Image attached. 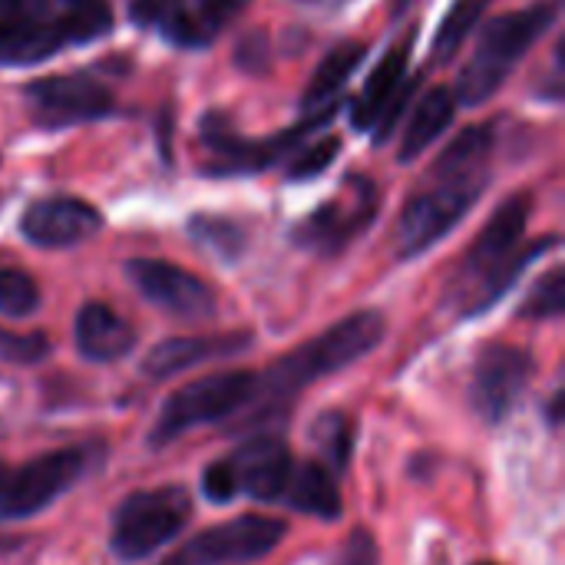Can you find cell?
<instances>
[{"label": "cell", "instance_id": "1", "mask_svg": "<svg viewBox=\"0 0 565 565\" xmlns=\"http://www.w3.org/2000/svg\"><path fill=\"white\" fill-rule=\"evenodd\" d=\"M384 341V315L381 311H358L348 315L344 321L331 324L318 338L305 341L281 361H275L265 374H258V391H255V407L262 414L281 411L298 391L315 384L324 374H338L351 367L354 361L367 358L377 344Z\"/></svg>", "mask_w": 565, "mask_h": 565}, {"label": "cell", "instance_id": "2", "mask_svg": "<svg viewBox=\"0 0 565 565\" xmlns=\"http://www.w3.org/2000/svg\"><path fill=\"white\" fill-rule=\"evenodd\" d=\"M530 205H533L530 195L507 199L493 212V218L483 225L477 242L470 245V252L463 258V268H460L463 281L470 285L463 315H480V311L493 308L513 288V281L526 271V265L559 242L556 235H550V238L523 248V235H526V222H530Z\"/></svg>", "mask_w": 565, "mask_h": 565}, {"label": "cell", "instance_id": "3", "mask_svg": "<svg viewBox=\"0 0 565 565\" xmlns=\"http://www.w3.org/2000/svg\"><path fill=\"white\" fill-rule=\"evenodd\" d=\"M556 10H559L556 3H533L526 10L497 17L480 36L473 60L463 66L454 99L463 106L487 103L503 86L507 73L526 56V50L550 30V23L556 20Z\"/></svg>", "mask_w": 565, "mask_h": 565}, {"label": "cell", "instance_id": "4", "mask_svg": "<svg viewBox=\"0 0 565 565\" xmlns=\"http://www.w3.org/2000/svg\"><path fill=\"white\" fill-rule=\"evenodd\" d=\"M192 520V497L185 487H159L126 497L113 510L109 550L122 563H142L169 546Z\"/></svg>", "mask_w": 565, "mask_h": 565}, {"label": "cell", "instance_id": "5", "mask_svg": "<svg viewBox=\"0 0 565 565\" xmlns=\"http://www.w3.org/2000/svg\"><path fill=\"white\" fill-rule=\"evenodd\" d=\"M255 391H258V374L252 371H225V374L199 377L166 397L149 444L166 447L169 440H179L192 427L218 424L232 414H242L255 401Z\"/></svg>", "mask_w": 565, "mask_h": 565}, {"label": "cell", "instance_id": "6", "mask_svg": "<svg viewBox=\"0 0 565 565\" xmlns=\"http://www.w3.org/2000/svg\"><path fill=\"white\" fill-rule=\"evenodd\" d=\"M89 447H63L0 470V520H26L66 497L89 470Z\"/></svg>", "mask_w": 565, "mask_h": 565}, {"label": "cell", "instance_id": "7", "mask_svg": "<svg viewBox=\"0 0 565 565\" xmlns=\"http://www.w3.org/2000/svg\"><path fill=\"white\" fill-rule=\"evenodd\" d=\"M487 185V172L480 175H450L434 179L430 189L414 195L397 222V255L414 258L437 245L480 199Z\"/></svg>", "mask_w": 565, "mask_h": 565}, {"label": "cell", "instance_id": "8", "mask_svg": "<svg viewBox=\"0 0 565 565\" xmlns=\"http://www.w3.org/2000/svg\"><path fill=\"white\" fill-rule=\"evenodd\" d=\"M285 540V523L271 516H235L189 540L179 556L185 565H248L265 559Z\"/></svg>", "mask_w": 565, "mask_h": 565}, {"label": "cell", "instance_id": "9", "mask_svg": "<svg viewBox=\"0 0 565 565\" xmlns=\"http://www.w3.org/2000/svg\"><path fill=\"white\" fill-rule=\"evenodd\" d=\"M26 106L40 126L60 129L73 122H89L103 119L113 113V93L86 76V73H70V76H46L26 86Z\"/></svg>", "mask_w": 565, "mask_h": 565}, {"label": "cell", "instance_id": "10", "mask_svg": "<svg viewBox=\"0 0 565 565\" xmlns=\"http://www.w3.org/2000/svg\"><path fill=\"white\" fill-rule=\"evenodd\" d=\"M126 278L132 288L156 308L185 318V321H205L215 315V295L212 288L195 278L192 271L159 262V258H132L126 262Z\"/></svg>", "mask_w": 565, "mask_h": 565}, {"label": "cell", "instance_id": "11", "mask_svg": "<svg viewBox=\"0 0 565 565\" xmlns=\"http://www.w3.org/2000/svg\"><path fill=\"white\" fill-rule=\"evenodd\" d=\"M533 358L523 348H510V344H490L473 367V384H470V397L473 407L483 420L500 424L516 401L523 397V391L533 381Z\"/></svg>", "mask_w": 565, "mask_h": 565}, {"label": "cell", "instance_id": "12", "mask_svg": "<svg viewBox=\"0 0 565 565\" xmlns=\"http://www.w3.org/2000/svg\"><path fill=\"white\" fill-rule=\"evenodd\" d=\"M99 228H103L99 209L83 199H70V195L40 199L20 218L23 238L36 248H73V245L93 238Z\"/></svg>", "mask_w": 565, "mask_h": 565}, {"label": "cell", "instance_id": "13", "mask_svg": "<svg viewBox=\"0 0 565 565\" xmlns=\"http://www.w3.org/2000/svg\"><path fill=\"white\" fill-rule=\"evenodd\" d=\"M238 490L248 493L258 503H275L281 500L288 477H291V450L278 434H258L245 440L232 457H228Z\"/></svg>", "mask_w": 565, "mask_h": 565}, {"label": "cell", "instance_id": "14", "mask_svg": "<svg viewBox=\"0 0 565 565\" xmlns=\"http://www.w3.org/2000/svg\"><path fill=\"white\" fill-rule=\"evenodd\" d=\"M245 344H252L248 334H212V338H169L162 344H156L146 361L142 371L156 381H169L202 361L212 358H225V354H238Z\"/></svg>", "mask_w": 565, "mask_h": 565}, {"label": "cell", "instance_id": "15", "mask_svg": "<svg viewBox=\"0 0 565 565\" xmlns=\"http://www.w3.org/2000/svg\"><path fill=\"white\" fill-rule=\"evenodd\" d=\"M76 348L86 361L109 364L136 348V331L109 305L89 301L76 315Z\"/></svg>", "mask_w": 565, "mask_h": 565}, {"label": "cell", "instance_id": "16", "mask_svg": "<svg viewBox=\"0 0 565 565\" xmlns=\"http://www.w3.org/2000/svg\"><path fill=\"white\" fill-rule=\"evenodd\" d=\"M374 218V192H367L354 212H344L338 202L321 205L315 215H308L298 228H295V242L315 252H338L344 248L367 222Z\"/></svg>", "mask_w": 565, "mask_h": 565}, {"label": "cell", "instance_id": "17", "mask_svg": "<svg viewBox=\"0 0 565 565\" xmlns=\"http://www.w3.org/2000/svg\"><path fill=\"white\" fill-rule=\"evenodd\" d=\"M248 0H179L172 7H162L166 36H172L182 46H202L212 40V33L238 17Z\"/></svg>", "mask_w": 565, "mask_h": 565}, {"label": "cell", "instance_id": "18", "mask_svg": "<svg viewBox=\"0 0 565 565\" xmlns=\"http://www.w3.org/2000/svg\"><path fill=\"white\" fill-rule=\"evenodd\" d=\"M281 503L298 510V513L318 516V520H338L341 516V493L334 487V477L324 463H315V460L291 467Z\"/></svg>", "mask_w": 565, "mask_h": 565}, {"label": "cell", "instance_id": "19", "mask_svg": "<svg viewBox=\"0 0 565 565\" xmlns=\"http://www.w3.org/2000/svg\"><path fill=\"white\" fill-rule=\"evenodd\" d=\"M457 113V99L454 89L447 86H434L430 93L420 96V103L414 106L407 126H404V142H401V162H414L417 156H424V149L434 146V139L444 136V129L454 122Z\"/></svg>", "mask_w": 565, "mask_h": 565}, {"label": "cell", "instance_id": "20", "mask_svg": "<svg viewBox=\"0 0 565 565\" xmlns=\"http://www.w3.org/2000/svg\"><path fill=\"white\" fill-rule=\"evenodd\" d=\"M404 73H407V50H404V46H394V50L381 60V66L367 76L364 89L358 93V99H354V106H351V122H354V129H371V126L381 119V113H384V109L391 106V99L397 96V86H401Z\"/></svg>", "mask_w": 565, "mask_h": 565}, {"label": "cell", "instance_id": "21", "mask_svg": "<svg viewBox=\"0 0 565 565\" xmlns=\"http://www.w3.org/2000/svg\"><path fill=\"white\" fill-rule=\"evenodd\" d=\"M60 30L36 20H0V63L26 66L60 50Z\"/></svg>", "mask_w": 565, "mask_h": 565}, {"label": "cell", "instance_id": "22", "mask_svg": "<svg viewBox=\"0 0 565 565\" xmlns=\"http://www.w3.org/2000/svg\"><path fill=\"white\" fill-rule=\"evenodd\" d=\"M364 53H367L364 43H341V46H334V50L321 60V66L315 70V76H311V83H308L301 103H305L308 109H315V106H331L334 96L344 89V83H348V79L354 76V70L361 66Z\"/></svg>", "mask_w": 565, "mask_h": 565}, {"label": "cell", "instance_id": "23", "mask_svg": "<svg viewBox=\"0 0 565 565\" xmlns=\"http://www.w3.org/2000/svg\"><path fill=\"white\" fill-rule=\"evenodd\" d=\"M493 152V129L490 126H467L437 159L430 179H450V175H480L487 169V159Z\"/></svg>", "mask_w": 565, "mask_h": 565}, {"label": "cell", "instance_id": "24", "mask_svg": "<svg viewBox=\"0 0 565 565\" xmlns=\"http://www.w3.org/2000/svg\"><path fill=\"white\" fill-rule=\"evenodd\" d=\"M487 7H490V0H454V7L447 10L440 30L434 36V60L437 63H447V60L457 56V50L473 33V26L487 13Z\"/></svg>", "mask_w": 565, "mask_h": 565}, {"label": "cell", "instance_id": "25", "mask_svg": "<svg viewBox=\"0 0 565 565\" xmlns=\"http://www.w3.org/2000/svg\"><path fill=\"white\" fill-rule=\"evenodd\" d=\"M311 440H315V447L321 450L324 463L334 473L348 470V460H351V450H354V427H351L348 414H341V411L321 414L315 420V427H311Z\"/></svg>", "mask_w": 565, "mask_h": 565}, {"label": "cell", "instance_id": "26", "mask_svg": "<svg viewBox=\"0 0 565 565\" xmlns=\"http://www.w3.org/2000/svg\"><path fill=\"white\" fill-rule=\"evenodd\" d=\"M189 235L192 242H199L209 255L222 258V262H235L245 252V232L222 215H195L189 218Z\"/></svg>", "mask_w": 565, "mask_h": 565}, {"label": "cell", "instance_id": "27", "mask_svg": "<svg viewBox=\"0 0 565 565\" xmlns=\"http://www.w3.org/2000/svg\"><path fill=\"white\" fill-rule=\"evenodd\" d=\"M109 10L103 7V0H86V3H76L60 23V40L63 43H86V40H96L103 33H109Z\"/></svg>", "mask_w": 565, "mask_h": 565}, {"label": "cell", "instance_id": "28", "mask_svg": "<svg viewBox=\"0 0 565 565\" xmlns=\"http://www.w3.org/2000/svg\"><path fill=\"white\" fill-rule=\"evenodd\" d=\"M40 308V288L26 271L0 268V315L7 318H30Z\"/></svg>", "mask_w": 565, "mask_h": 565}, {"label": "cell", "instance_id": "29", "mask_svg": "<svg viewBox=\"0 0 565 565\" xmlns=\"http://www.w3.org/2000/svg\"><path fill=\"white\" fill-rule=\"evenodd\" d=\"M565 308V271L563 268H553L546 278H540V285L526 295L520 315L523 318H559Z\"/></svg>", "mask_w": 565, "mask_h": 565}, {"label": "cell", "instance_id": "30", "mask_svg": "<svg viewBox=\"0 0 565 565\" xmlns=\"http://www.w3.org/2000/svg\"><path fill=\"white\" fill-rule=\"evenodd\" d=\"M338 152H341V139H338V136H328V139H321V142L301 149V152L295 156V162L288 166V179H291V182H305V179L321 175V172L334 162Z\"/></svg>", "mask_w": 565, "mask_h": 565}, {"label": "cell", "instance_id": "31", "mask_svg": "<svg viewBox=\"0 0 565 565\" xmlns=\"http://www.w3.org/2000/svg\"><path fill=\"white\" fill-rule=\"evenodd\" d=\"M50 354V341L43 334H17L0 328V361L10 364H36Z\"/></svg>", "mask_w": 565, "mask_h": 565}, {"label": "cell", "instance_id": "32", "mask_svg": "<svg viewBox=\"0 0 565 565\" xmlns=\"http://www.w3.org/2000/svg\"><path fill=\"white\" fill-rule=\"evenodd\" d=\"M202 493L212 500V503H232L242 490H238V480H235V470L228 460H215L212 467H205L202 473Z\"/></svg>", "mask_w": 565, "mask_h": 565}, {"label": "cell", "instance_id": "33", "mask_svg": "<svg viewBox=\"0 0 565 565\" xmlns=\"http://www.w3.org/2000/svg\"><path fill=\"white\" fill-rule=\"evenodd\" d=\"M381 563V553H377V543L367 530H354L344 546L338 550L334 563L331 565H377Z\"/></svg>", "mask_w": 565, "mask_h": 565}, {"label": "cell", "instance_id": "34", "mask_svg": "<svg viewBox=\"0 0 565 565\" xmlns=\"http://www.w3.org/2000/svg\"><path fill=\"white\" fill-rule=\"evenodd\" d=\"M235 63L248 73H265L268 63H271V46H268V36L265 33H248L238 50H235Z\"/></svg>", "mask_w": 565, "mask_h": 565}, {"label": "cell", "instance_id": "35", "mask_svg": "<svg viewBox=\"0 0 565 565\" xmlns=\"http://www.w3.org/2000/svg\"><path fill=\"white\" fill-rule=\"evenodd\" d=\"M129 17H132L136 26H152L162 17V0H132Z\"/></svg>", "mask_w": 565, "mask_h": 565}, {"label": "cell", "instance_id": "36", "mask_svg": "<svg viewBox=\"0 0 565 565\" xmlns=\"http://www.w3.org/2000/svg\"><path fill=\"white\" fill-rule=\"evenodd\" d=\"M17 546H20V540H17V536H7V533H0V556L13 553Z\"/></svg>", "mask_w": 565, "mask_h": 565}, {"label": "cell", "instance_id": "37", "mask_svg": "<svg viewBox=\"0 0 565 565\" xmlns=\"http://www.w3.org/2000/svg\"><path fill=\"white\" fill-rule=\"evenodd\" d=\"M159 565H185V559H182L179 553H172L169 559H162V563H159Z\"/></svg>", "mask_w": 565, "mask_h": 565}, {"label": "cell", "instance_id": "38", "mask_svg": "<svg viewBox=\"0 0 565 565\" xmlns=\"http://www.w3.org/2000/svg\"><path fill=\"white\" fill-rule=\"evenodd\" d=\"M480 565H490V563H480Z\"/></svg>", "mask_w": 565, "mask_h": 565}]
</instances>
